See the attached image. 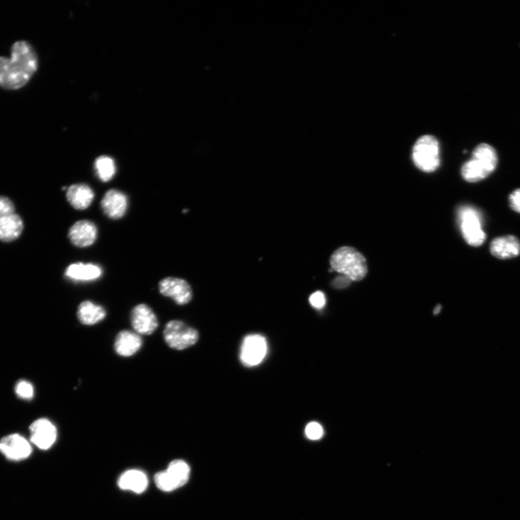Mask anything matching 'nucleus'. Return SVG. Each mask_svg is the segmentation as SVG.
Returning a JSON list of instances; mask_svg holds the SVG:
<instances>
[{"label": "nucleus", "mask_w": 520, "mask_h": 520, "mask_svg": "<svg viewBox=\"0 0 520 520\" xmlns=\"http://www.w3.org/2000/svg\"><path fill=\"white\" fill-rule=\"evenodd\" d=\"M38 57L26 41L16 43L11 57H0V87L16 91L24 87L38 69Z\"/></svg>", "instance_id": "nucleus-1"}, {"label": "nucleus", "mask_w": 520, "mask_h": 520, "mask_svg": "<svg viewBox=\"0 0 520 520\" xmlns=\"http://www.w3.org/2000/svg\"><path fill=\"white\" fill-rule=\"evenodd\" d=\"M497 164L494 148L489 144H480L475 148L472 159L463 166L462 176L470 183L484 180L495 171Z\"/></svg>", "instance_id": "nucleus-2"}, {"label": "nucleus", "mask_w": 520, "mask_h": 520, "mask_svg": "<svg viewBox=\"0 0 520 520\" xmlns=\"http://www.w3.org/2000/svg\"><path fill=\"white\" fill-rule=\"evenodd\" d=\"M333 271L341 273L352 281H360L367 275L366 258L351 247H343L333 252L330 257Z\"/></svg>", "instance_id": "nucleus-3"}, {"label": "nucleus", "mask_w": 520, "mask_h": 520, "mask_svg": "<svg viewBox=\"0 0 520 520\" xmlns=\"http://www.w3.org/2000/svg\"><path fill=\"white\" fill-rule=\"evenodd\" d=\"M439 143L432 135H424L413 147V160L415 165L422 171L431 173L440 165Z\"/></svg>", "instance_id": "nucleus-4"}, {"label": "nucleus", "mask_w": 520, "mask_h": 520, "mask_svg": "<svg viewBox=\"0 0 520 520\" xmlns=\"http://www.w3.org/2000/svg\"><path fill=\"white\" fill-rule=\"evenodd\" d=\"M164 339L171 349L182 351L198 343L199 332L181 321L171 320L164 327Z\"/></svg>", "instance_id": "nucleus-5"}, {"label": "nucleus", "mask_w": 520, "mask_h": 520, "mask_svg": "<svg viewBox=\"0 0 520 520\" xmlns=\"http://www.w3.org/2000/svg\"><path fill=\"white\" fill-rule=\"evenodd\" d=\"M459 218L463 236L472 247H479L485 243L487 234L482 229L480 213L470 206H464L459 211Z\"/></svg>", "instance_id": "nucleus-6"}, {"label": "nucleus", "mask_w": 520, "mask_h": 520, "mask_svg": "<svg viewBox=\"0 0 520 520\" xmlns=\"http://www.w3.org/2000/svg\"><path fill=\"white\" fill-rule=\"evenodd\" d=\"M268 351L266 339L261 335H249L242 343L240 359L242 363L251 367L261 363Z\"/></svg>", "instance_id": "nucleus-7"}, {"label": "nucleus", "mask_w": 520, "mask_h": 520, "mask_svg": "<svg viewBox=\"0 0 520 520\" xmlns=\"http://www.w3.org/2000/svg\"><path fill=\"white\" fill-rule=\"evenodd\" d=\"M159 291L166 297H169L176 305H185L193 299L192 288L183 279L169 277L159 283Z\"/></svg>", "instance_id": "nucleus-8"}, {"label": "nucleus", "mask_w": 520, "mask_h": 520, "mask_svg": "<svg viewBox=\"0 0 520 520\" xmlns=\"http://www.w3.org/2000/svg\"><path fill=\"white\" fill-rule=\"evenodd\" d=\"M131 324L139 335L150 336L159 327V320L153 310L140 304L133 308L130 316Z\"/></svg>", "instance_id": "nucleus-9"}, {"label": "nucleus", "mask_w": 520, "mask_h": 520, "mask_svg": "<svg viewBox=\"0 0 520 520\" xmlns=\"http://www.w3.org/2000/svg\"><path fill=\"white\" fill-rule=\"evenodd\" d=\"M30 441L40 450L50 449L57 437L56 426L47 419L35 421L30 426Z\"/></svg>", "instance_id": "nucleus-10"}, {"label": "nucleus", "mask_w": 520, "mask_h": 520, "mask_svg": "<svg viewBox=\"0 0 520 520\" xmlns=\"http://www.w3.org/2000/svg\"><path fill=\"white\" fill-rule=\"evenodd\" d=\"M0 453L11 460L20 461L30 456L32 448L23 436L11 434L0 440Z\"/></svg>", "instance_id": "nucleus-11"}, {"label": "nucleus", "mask_w": 520, "mask_h": 520, "mask_svg": "<svg viewBox=\"0 0 520 520\" xmlns=\"http://www.w3.org/2000/svg\"><path fill=\"white\" fill-rule=\"evenodd\" d=\"M98 230L91 220H81L76 222L69 231L71 242L81 248L88 247L94 244L97 239Z\"/></svg>", "instance_id": "nucleus-12"}, {"label": "nucleus", "mask_w": 520, "mask_h": 520, "mask_svg": "<svg viewBox=\"0 0 520 520\" xmlns=\"http://www.w3.org/2000/svg\"><path fill=\"white\" fill-rule=\"evenodd\" d=\"M101 208L104 214L111 219L118 220L126 213L128 207V197L117 190H110L103 196Z\"/></svg>", "instance_id": "nucleus-13"}, {"label": "nucleus", "mask_w": 520, "mask_h": 520, "mask_svg": "<svg viewBox=\"0 0 520 520\" xmlns=\"http://www.w3.org/2000/svg\"><path fill=\"white\" fill-rule=\"evenodd\" d=\"M142 346L139 334L130 330H123L116 337L114 349L117 354L123 357H130L137 353Z\"/></svg>", "instance_id": "nucleus-14"}, {"label": "nucleus", "mask_w": 520, "mask_h": 520, "mask_svg": "<svg viewBox=\"0 0 520 520\" xmlns=\"http://www.w3.org/2000/svg\"><path fill=\"white\" fill-rule=\"evenodd\" d=\"M490 251L499 259H513L520 254V241L511 235L497 237L491 242Z\"/></svg>", "instance_id": "nucleus-15"}, {"label": "nucleus", "mask_w": 520, "mask_h": 520, "mask_svg": "<svg viewBox=\"0 0 520 520\" xmlns=\"http://www.w3.org/2000/svg\"><path fill=\"white\" fill-rule=\"evenodd\" d=\"M102 274L103 270L98 265L77 263L67 268L64 276L75 282H90L98 280Z\"/></svg>", "instance_id": "nucleus-16"}, {"label": "nucleus", "mask_w": 520, "mask_h": 520, "mask_svg": "<svg viewBox=\"0 0 520 520\" xmlns=\"http://www.w3.org/2000/svg\"><path fill=\"white\" fill-rule=\"evenodd\" d=\"M66 197L71 206L77 210H85L91 205L95 195L86 183L72 184L67 189Z\"/></svg>", "instance_id": "nucleus-17"}, {"label": "nucleus", "mask_w": 520, "mask_h": 520, "mask_svg": "<svg viewBox=\"0 0 520 520\" xmlns=\"http://www.w3.org/2000/svg\"><path fill=\"white\" fill-rule=\"evenodd\" d=\"M148 485L146 475L137 470H130L124 473L119 479L118 485L121 490L131 491L136 494L143 493Z\"/></svg>", "instance_id": "nucleus-18"}, {"label": "nucleus", "mask_w": 520, "mask_h": 520, "mask_svg": "<svg viewBox=\"0 0 520 520\" xmlns=\"http://www.w3.org/2000/svg\"><path fill=\"white\" fill-rule=\"evenodd\" d=\"M23 230V220L17 214L0 218V240L10 242L18 239Z\"/></svg>", "instance_id": "nucleus-19"}, {"label": "nucleus", "mask_w": 520, "mask_h": 520, "mask_svg": "<svg viewBox=\"0 0 520 520\" xmlns=\"http://www.w3.org/2000/svg\"><path fill=\"white\" fill-rule=\"evenodd\" d=\"M106 316L105 309L91 301L82 303L77 311L78 319L84 325L96 324L103 320Z\"/></svg>", "instance_id": "nucleus-20"}, {"label": "nucleus", "mask_w": 520, "mask_h": 520, "mask_svg": "<svg viewBox=\"0 0 520 520\" xmlns=\"http://www.w3.org/2000/svg\"><path fill=\"white\" fill-rule=\"evenodd\" d=\"M178 490L187 484L191 476V467L189 465L181 460L172 461L166 470Z\"/></svg>", "instance_id": "nucleus-21"}, {"label": "nucleus", "mask_w": 520, "mask_h": 520, "mask_svg": "<svg viewBox=\"0 0 520 520\" xmlns=\"http://www.w3.org/2000/svg\"><path fill=\"white\" fill-rule=\"evenodd\" d=\"M94 166L98 179L103 182L113 179L116 174L115 162L109 157H98L95 162Z\"/></svg>", "instance_id": "nucleus-22"}, {"label": "nucleus", "mask_w": 520, "mask_h": 520, "mask_svg": "<svg viewBox=\"0 0 520 520\" xmlns=\"http://www.w3.org/2000/svg\"><path fill=\"white\" fill-rule=\"evenodd\" d=\"M154 480L157 487L163 492H170L177 490L172 479L166 470L157 473Z\"/></svg>", "instance_id": "nucleus-23"}, {"label": "nucleus", "mask_w": 520, "mask_h": 520, "mask_svg": "<svg viewBox=\"0 0 520 520\" xmlns=\"http://www.w3.org/2000/svg\"><path fill=\"white\" fill-rule=\"evenodd\" d=\"M16 393L21 399L30 400L34 396V388L32 384L28 381L22 380L16 386Z\"/></svg>", "instance_id": "nucleus-24"}, {"label": "nucleus", "mask_w": 520, "mask_h": 520, "mask_svg": "<svg viewBox=\"0 0 520 520\" xmlns=\"http://www.w3.org/2000/svg\"><path fill=\"white\" fill-rule=\"evenodd\" d=\"M305 433L310 439L318 440L323 436V429L320 424L311 422L307 426Z\"/></svg>", "instance_id": "nucleus-25"}, {"label": "nucleus", "mask_w": 520, "mask_h": 520, "mask_svg": "<svg viewBox=\"0 0 520 520\" xmlns=\"http://www.w3.org/2000/svg\"><path fill=\"white\" fill-rule=\"evenodd\" d=\"M15 206L8 198L0 197V218L14 214Z\"/></svg>", "instance_id": "nucleus-26"}, {"label": "nucleus", "mask_w": 520, "mask_h": 520, "mask_svg": "<svg viewBox=\"0 0 520 520\" xmlns=\"http://www.w3.org/2000/svg\"><path fill=\"white\" fill-rule=\"evenodd\" d=\"M311 305L315 309L320 310L325 306V295L322 291H317L311 295L310 298Z\"/></svg>", "instance_id": "nucleus-27"}, {"label": "nucleus", "mask_w": 520, "mask_h": 520, "mask_svg": "<svg viewBox=\"0 0 520 520\" xmlns=\"http://www.w3.org/2000/svg\"><path fill=\"white\" fill-rule=\"evenodd\" d=\"M510 208L516 213H520V189L514 191L509 197Z\"/></svg>", "instance_id": "nucleus-28"}, {"label": "nucleus", "mask_w": 520, "mask_h": 520, "mask_svg": "<svg viewBox=\"0 0 520 520\" xmlns=\"http://www.w3.org/2000/svg\"><path fill=\"white\" fill-rule=\"evenodd\" d=\"M351 282L352 281L348 277L341 276L334 279L332 282V286L335 288L343 289L349 286Z\"/></svg>", "instance_id": "nucleus-29"}, {"label": "nucleus", "mask_w": 520, "mask_h": 520, "mask_svg": "<svg viewBox=\"0 0 520 520\" xmlns=\"http://www.w3.org/2000/svg\"><path fill=\"white\" fill-rule=\"evenodd\" d=\"M441 305H437L434 311V314L435 315H438L441 312Z\"/></svg>", "instance_id": "nucleus-30"}]
</instances>
